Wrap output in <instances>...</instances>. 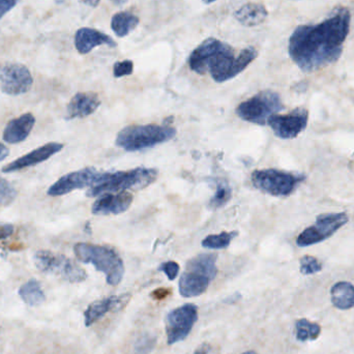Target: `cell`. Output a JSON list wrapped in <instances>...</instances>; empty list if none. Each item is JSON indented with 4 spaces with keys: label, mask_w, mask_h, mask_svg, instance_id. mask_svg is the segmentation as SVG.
I'll return each mask as SVG.
<instances>
[{
    "label": "cell",
    "mask_w": 354,
    "mask_h": 354,
    "mask_svg": "<svg viewBox=\"0 0 354 354\" xmlns=\"http://www.w3.org/2000/svg\"><path fill=\"white\" fill-rule=\"evenodd\" d=\"M351 22L348 8H338L318 24L299 25L289 39L291 59L305 73L335 64L342 55Z\"/></svg>",
    "instance_id": "6da1fadb"
},
{
    "label": "cell",
    "mask_w": 354,
    "mask_h": 354,
    "mask_svg": "<svg viewBox=\"0 0 354 354\" xmlns=\"http://www.w3.org/2000/svg\"><path fill=\"white\" fill-rule=\"evenodd\" d=\"M257 56L255 48H245L236 55L228 44L209 37L192 52L189 64L197 74L209 73L216 82L222 83L241 74Z\"/></svg>",
    "instance_id": "7a4b0ae2"
},
{
    "label": "cell",
    "mask_w": 354,
    "mask_h": 354,
    "mask_svg": "<svg viewBox=\"0 0 354 354\" xmlns=\"http://www.w3.org/2000/svg\"><path fill=\"white\" fill-rule=\"evenodd\" d=\"M159 176L155 168L140 167L130 171L104 172L101 181L86 192L87 197L106 193H120L127 189L139 191L153 183Z\"/></svg>",
    "instance_id": "3957f363"
},
{
    "label": "cell",
    "mask_w": 354,
    "mask_h": 354,
    "mask_svg": "<svg viewBox=\"0 0 354 354\" xmlns=\"http://www.w3.org/2000/svg\"><path fill=\"white\" fill-rule=\"evenodd\" d=\"M216 254H200L192 258L179 279V293L183 297H196L207 290L218 274Z\"/></svg>",
    "instance_id": "277c9868"
},
{
    "label": "cell",
    "mask_w": 354,
    "mask_h": 354,
    "mask_svg": "<svg viewBox=\"0 0 354 354\" xmlns=\"http://www.w3.org/2000/svg\"><path fill=\"white\" fill-rule=\"evenodd\" d=\"M74 252L81 262L93 264L95 270L105 274L108 284L116 286L122 282L124 274V261L111 248L80 243L75 245Z\"/></svg>",
    "instance_id": "5b68a950"
},
{
    "label": "cell",
    "mask_w": 354,
    "mask_h": 354,
    "mask_svg": "<svg viewBox=\"0 0 354 354\" xmlns=\"http://www.w3.org/2000/svg\"><path fill=\"white\" fill-rule=\"evenodd\" d=\"M176 135V129L169 126L147 124L127 127L118 133L115 143L124 151H140L167 142L174 139Z\"/></svg>",
    "instance_id": "8992f818"
},
{
    "label": "cell",
    "mask_w": 354,
    "mask_h": 354,
    "mask_svg": "<svg viewBox=\"0 0 354 354\" xmlns=\"http://www.w3.org/2000/svg\"><path fill=\"white\" fill-rule=\"evenodd\" d=\"M306 176L278 169L257 170L252 174L256 189L277 197L291 195L306 180Z\"/></svg>",
    "instance_id": "52a82bcc"
},
{
    "label": "cell",
    "mask_w": 354,
    "mask_h": 354,
    "mask_svg": "<svg viewBox=\"0 0 354 354\" xmlns=\"http://www.w3.org/2000/svg\"><path fill=\"white\" fill-rule=\"evenodd\" d=\"M284 108L279 93L264 91L243 102L236 108V114L245 122L264 126L268 120Z\"/></svg>",
    "instance_id": "ba28073f"
},
{
    "label": "cell",
    "mask_w": 354,
    "mask_h": 354,
    "mask_svg": "<svg viewBox=\"0 0 354 354\" xmlns=\"http://www.w3.org/2000/svg\"><path fill=\"white\" fill-rule=\"evenodd\" d=\"M35 266L44 274L58 277L71 283L83 282L87 278L84 270L70 258L51 251H37L33 256Z\"/></svg>",
    "instance_id": "9c48e42d"
},
{
    "label": "cell",
    "mask_w": 354,
    "mask_h": 354,
    "mask_svg": "<svg viewBox=\"0 0 354 354\" xmlns=\"http://www.w3.org/2000/svg\"><path fill=\"white\" fill-rule=\"evenodd\" d=\"M346 212L322 214L316 218L315 224L306 228L297 239V245L301 248L310 247L332 237L348 222Z\"/></svg>",
    "instance_id": "30bf717a"
},
{
    "label": "cell",
    "mask_w": 354,
    "mask_h": 354,
    "mask_svg": "<svg viewBox=\"0 0 354 354\" xmlns=\"http://www.w3.org/2000/svg\"><path fill=\"white\" fill-rule=\"evenodd\" d=\"M198 319V307L194 304H185L172 310L166 316V334L169 345L185 340L193 330Z\"/></svg>",
    "instance_id": "8fae6325"
},
{
    "label": "cell",
    "mask_w": 354,
    "mask_h": 354,
    "mask_svg": "<svg viewBox=\"0 0 354 354\" xmlns=\"http://www.w3.org/2000/svg\"><path fill=\"white\" fill-rule=\"evenodd\" d=\"M32 83V76L24 64H0V88L6 95H24L30 91Z\"/></svg>",
    "instance_id": "7c38bea8"
},
{
    "label": "cell",
    "mask_w": 354,
    "mask_h": 354,
    "mask_svg": "<svg viewBox=\"0 0 354 354\" xmlns=\"http://www.w3.org/2000/svg\"><path fill=\"white\" fill-rule=\"evenodd\" d=\"M309 112L305 108H297L288 114H274L268 120V124L274 135L281 139L297 138L308 126Z\"/></svg>",
    "instance_id": "4fadbf2b"
},
{
    "label": "cell",
    "mask_w": 354,
    "mask_h": 354,
    "mask_svg": "<svg viewBox=\"0 0 354 354\" xmlns=\"http://www.w3.org/2000/svg\"><path fill=\"white\" fill-rule=\"evenodd\" d=\"M104 172L97 171L95 168H84L79 171L71 172L60 177L48 189V195L52 197L66 195L75 189L93 187L101 181Z\"/></svg>",
    "instance_id": "5bb4252c"
},
{
    "label": "cell",
    "mask_w": 354,
    "mask_h": 354,
    "mask_svg": "<svg viewBox=\"0 0 354 354\" xmlns=\"http://www.w3.org/2000/svg\"><path fill=\"white\" fill-rule=\"evenodd\" d=\"M64 149V145L57 142H50L35 151H30L27 155L15 160L12 163L8 164L2 168L3 174H12V172L20 171L26 168L32 167L37 164L47 161L50 158L53 157L56 153H59Z\"/></svg>",
    "instance_id": "9a60e30c"
},
{
    "label": "cell",
    "mask_w": 354,
    "mask_h": 354,
    "mask_svg": "<svg viewBox=\"0 0 354 354\" xmlns=\"http://www.w3.org/2000/svg\"><path fill=\"white\" fill-rule=\"evenodd\" d=\"M130 295H112L106 299L93 301L84 312L85 326H89L99 322L109 312H115L122 309L128 304Z\"/></svg>",
    "instance_id": "2e32d148"
},
{
    "label": "cell",
    "mask_w": 354,
    "mask_h": 354,
    "mask_svg": "<svg viewBox=\"0 0 354 354\" xmlns=\"http://www.w3.org/2000/svg\"><path fill=\"white\" fill-rule=\"evenodd\" d=\"M132 194L128 192L120 193H106L93 203V214L95 216H108V214H120L127 212L132 204Z\"/></svg>",
    "instance_id": "e0dca14e"
},
{
    "label": "cell",
    "mask_w": 354,
    "mask_h": 354,
    "mask_svg": "<svg viewBox=\"0 0 354 354\" xmlns=\"http://www.w3.org/2000/svg\"><path fill=\"white\" fill-rule=\"evenodd\" d=\"M102 45L114 48L118 46V44L106 33L102 32L97 29L89 28V27H83V28L79 29L75 35V46H76L77 51L83 55Z\"/></svg>",
    "instance_id": "ac0fdd59"
},
{
    "label": "cell",
    "mask_w": 354,
    "mask_h": 354,
    "mask_svg": "<svg viewBox=\"0 0 354 354\" xmlns=\"http://www.w3.org/2000/svg\"><path fill=\"white\" fill-rule=\"evenodd\" d=\"M101 105L99 97L93 93H79L73 97L66 108V120L84 118L93 114Z\"/></svg>",
    "instance_id": "d6986e66"
},
{
    "label": "cell",
    "mask_w": 354,
    "mask_h": 354,
    "mask_svg": "<svg viewBox=\"0 0 354 354\" xmlns=\"http://www.w3.org/2000/svg\"><path fill=\"white\" fill-rule=\"evenodd\" d=\"M35 118L31 113H25L14 118L4 129L3 140L10 145L23 142L35 127Z\"/></svg>",
    "instance_id": "ffe728a7"
},
{
    "label": "cell",
    "mask_w": 354,
    "mask_h": 354,
    "mask_svg": "<svg viewBox=\"0 0 354 354\" xmlns=\"http://www.w3.org/2000/svg\"><path fill=\"white\" fill-rule=\"evenodd\" d=\"M268 12L261 3L249 2L234 12L235 19L245 26H257L268 18Z\"/></svg>",
    "instance_id": "44dd1931"
},
{
    "label": "cell",
    "mask_w": 354,
    "mask_h": 354,
    "mask_svg": "<svg viewBox=\"0 0 354 354\" xmlns=\"http://www.w3.org/2000/svg\"><path fill=\"white\" fill-rule=\"evenodd\" d=\"M332 304L339 310H351L354 308V285L342 281L336 283L330 289Z\"/></svg>",
    "instance_id": "7402d4cb"
},
{
    "label": "cell",
    "mask_w": 354,
    "mask_h": 354,
    "mask_svg": "<svg viewBox=\"0 0 354 354\" xmlns=\"http://www.w3.org/2000/svg\"><path fill=\"white\" fill-rule=\"evenodd\" d=\"M18 295L29 307H37L46 301L45 292L39 281L35 279H31L23 284L19 289Z\"/></svg>",
    "instance_id": "603a6c76"
},
{
    "label": "cell",
    "mask_w": 354,
    "mask_h": 354,
    "mask_svg": "<svg viewBox=\"0 0 354 354\" xmlns=\"http://www.w3.org/2000/svg\"><path fill=\"white\" fill-rule=\"evenodd\" d=\"M139 21L138 17L132 12H118L112 18L111 28L118 37H124L138 26Z\"/></svg>",
    "instance_id": "cb8c5ba5"
},
{
    "label": "cell",
    "mask_w": 354,
    "mask_h": 354,
    "mask_svg": "<svg viewBox=\"0 0 354 354\" xmlns=\"http://www.w3.org/2000/svg\"><path fill=\"white\" fill-rule=\"evenodd\" d=\"M322 335V326L310 320L299 319L295 322V337L301 342L317 340Z\"/></svg>",
    "instance_id": "d4e9b609"
},
{
    "label": "cell",
    "mask_w": 354,
    "mask_h": 354,
    "mask_svg": "<svg viewBox=\"0 0 354 354\" xmlns=\"http://www.w3.org/2000/svg\"><path fill=\"white\" fill-rule=\"evenodd\" d=\"M237 232H222L220 234L208 235L202 241V247L205 249L222 250L229 247L231 241L236 237Z\"/></svg>",
    "instance_id": "484cf974"
},
{
    "label": "cell",
    "mask_w": 354,
    "mask_h": 354,
    "mask_svg": "<svg viewBox=\"0 0 354 354\" xmlns=\"http://www.w3.org/2000/svg\"><path fill=\"white\" fill-rule=\"evenodd\" d=\"M232 196V191L228 183L224 180L216 183V191L214 197L210 199L209 207L212 209H218L228 203Z\"/></svg>",
    "instance_id": "4316f807"
},
{
    "label": "cell",
    "mask_w": 354,
    "mask_h": 354,
    "mask_svg": "<svg viewBox=\"0 0 354 354\" xmlns=\"http://www.w3.org/2000/svg\"><path fill=\"white\" fill-rule=\"evenodd\" d=\"M156 342L157 339L153 335H142L137 339L131 354H149L155 347Z\"/></svg>",
    "instance_id": "83f0119b"
},
{
    "label": "cell",
    "mask_w": 354,
    "mask_h": 354,
    "mask_svg": "<svg viewBox=\"0 0 354 354\" xmlns=\"http://www.w3.org/2000/svg\"><path fill=\"white\" fill-rule=\"evenodd\" d=\"M301 266H299V270L301 274L305 276H310V274H317L320 270H322V263L317 259V258L313 257V256H304L301 259Z\"/></svg>",
    "instance_id": "f1b7e54d"
},
{
    "label": "cell",
    "mask_w": 354,
    "mask_h": 354,
    "mask_svg": "<svg viewBox=\"0 0 354 354\" xmlns=\"http://www.w3.org/2000/svg\"><path fill=\"white\" fill-rule=\"evenodd\" d=\"M16 196V189L8 180L0 177V207L12 203Z\"/></svg>",
    "instance_id": "f546056e"
},
{
    "label": "cell",
    "mask_w": 354,
    "mask_h": 354,
    "mask_svg": "<svg viewBox=\"0 0 354 354\" xmlns=\"http://www.w3.org/2000/svg\"><path fill=\"white\" fill-rule=\"evenodd\" d=\"M134 71V64L132 60H124V62H116L114 64L113 74L116 78H122L124 76H129Z\"/></svg>",
    "instance_id": "4dcf8cb0"
},
{
    "label": "cell",
    "mask_w": 354,
    "mask_h": 354,
    "mask_svg": "<svg viewBox=\"0 0 354 354\" xmlns=\"http://www.w3.org/2000/svg\"><path fill=\"white\" fill-rule=\"evenodd\" d=\"M159 270L163 272L169 280H176L179 272V266L176 261L164 262L160 266Z\"/></svg>",
    "instance_id": "1f68e13d"
},
{
    "label": "cell",
    "mask_w": 354,
    "mask_h": 354,
    "mask_svg": "<svg viewBox=\"0 0 354 354\" xmlns=\"http://www.w3.org/2000/svg\"><path fill=\"white\" fill-rule=\"evenodd\" d=\"M20 0H0V19L12 10Z\"/></svg>",
    "instance_id": "d6a6232c"
},
{
    "label": "cell",
    "mask_w": 354,
    "mask_h": 354,
    "mask_svg": "<svg viewBox=\"0 0 354 354\" xmlns=\"http://www.w3.org/2000/svg\"><path fill=\"white\" fill-rule=\"evenodd\" d=\"M171 295V289L169 288H158L151 292V297L156 301H163L166 297Z\"/></svg>",
    "instance_id": "836d02e7"
},
{
    "label": "cell",
    "mask_w": 354,
    "mask_h": 354,
    "mask_svg": "<svg viewBox=\"0 0 354 354\" xmlns=\"http://www.w3.org/2000/svg\"><path fill=\"white\" fill-rule=\"evenodd\" d=\"M14 233V226L6 223H0V241L8 239Z\"/></svg>",
    "instance_id": "e575fe53"
},
{
    "label": "cell",
    "mask_w": 354,
    "mask_h": 354,
    "mask_svg": "<svg viewBox=\"0 0 354 354\" xmlns=\"http://www.w3.org/2000/svg\"><path fill=\"white\" fill-rule=\"evenodd\" d=\"M210 351V346L208 344H206V343H204V344L200 345L199 347H198L197 349H196L195 353L194 354H208Z\"/></svg>",
    "instance_id": "d590c367"
},
{
    "label": "cell",
    "mask_w": 354,
    "mask_h": 354,
    "mask_svg": "<svg viewBox=\"0 0 354 354\" xmlns=\"http://www.w3.org/2000/svg\"><path fill=\"white\" fill-rule=\"evenodd\" d=\"M8 149L6 147V145H2V143H0V161H2V160L6 159V157L8 156Z\"/></svg>",
    "instance_id": "8d00e7d4"
},
{
    "label": "cell",
    "mask_w": 354,
    "mask_h": 354,
    "mask_svg": "<svg viewBox=\"0 0 354 354\" xmlns=\"http://www.w3.org/2000/svg\"><path fill=\"white\" fill-rule=\"evenodd\" d=\"M82 1L84 2L85 4H87V6H93V8H95V6L100 3L101 0H82Z\"/></svg>",
    "instance_id": "74e56055"
},
{
    "label": "cell",
    "mask_w": 354,
    "mask_h": 354,
    "mask_svg": "<svg viewBox=\"0 0 354 354\" xmlns=\"http://www.w3.org/2000/svg\"><path fill=\"white\" fill-rule=\"evenodd\" d=\"M241 295H232V297H228V299H225V303H231V301H232V303H234V301H236L237 299H241Z\"/></svg>",
    "instance_id": "f35d334b"
},
{
    "label": "cell",
    "mask_w": 354,
    "mask_h": 354,
    "mask_svg": "<svg viewBox=\"0 0 354 354\" xmlns=\"http://www.w3.org/2000/svg\"><path fill=\"white\" fill-rule=\"evenodd\" d=\"M111 1L116 6H124L128 0H111Z\"/></svg>",
    "instance_id": "ab89813d"
},
{
    "label": "cell",
    "mask_w": 354,
    "mask_h": 354,
    "mask_svg": "<svg viewBox=\"0 0 354 354\" xmlns=\"http://www.w3.org/2000/svg\"><path fill=\"white\" fill-rule=\"evenodd\" d=\"M202 1H203L204 3L210 4L212 3V2L216 1V0H202Z\"/></svg>",
    "instance_id": "60d3db41"
},
{
    "label": "cell",
    "mask_w": 354,
    "mask_h": 354,
    "mask_svg": "<svg viewBox=\"0 0 354 354\" xmlns=\"http://www.w3.org/2000/svg\"><path fill=\"white\" fill-rule=\"evenodd\" d=\"M243 354H257V353H256L255 351H247V353H245Z\"/></svg>",
    "instance_id": "b9f144b4"
},
{
    "label": "cell",
    "mask_w": 354,
    "mask_h": 354,
    "mask_svg": "<svg viewBox=\"0 0 354 354\" xmlns=\"http://www.w3.org/2000/svg\"><path fill=\"white\" fill-rule=\"evenodd\" d=\"M64 0H56V2H57V3H62V2H64Z\"/></svg>",
    "instance_id": "7bdbcfd3"
}]
</instances>
